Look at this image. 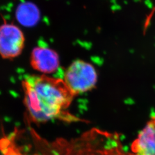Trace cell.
I'll list each match as a JSON object with an SVG mask.
<instances>
[{
  "label": "cell",
  "instance_id": "3",
  "mask_svg": "<svg viewBox=\"0 0 155 155\" xmlns=\"http://www.w3.org/2000/svg\"><path fill=\"white\" fill-rule=\"evenodd\" d=\"M63 80L75 95L93 89L97 82V74L91 64L77 60L67 69Z\"/></svg>",
  "mask_w": 155,
  "mask_h": 155
},
{
  "label": "cell",
  "instance_id": "8",
  "mask_svg": "<svg viewBox=\"0 0 155 155\" xmlns=\"http://www.w3.org/2000/svg\"><path fill=\"white\" fill-rule=\"evenodd\" d=\"M0 151L2 155H23L14 140L9 137L0 139Z\"/></svg>",
  "mask_w": 155,
  "mask_h": 155
},
{
  "label": "cell",
  "instance_id": "4",
  "mask_svg": "<svg viewBox=\"0 0 155 155\" xmlns=\"http://www.w3.org/2000/svg\"><path fill=\"white\" fill-rule=\"evenodd\" d=\"M22 30L13 23L5 22L0 25V56L13 60L21 55L25 46Z\"/></svg>",
  "mask_w": 155,
  "mask_h": 155
},
{
  "label": "cell",
  "instance_id": "1",
  "mask_svg": "<svg viewBox=\"0 0 155 155\" xmlns=\"http://www.w3.org/2000/svg\"><path fill=\"white\" fill-rule=\"evenodd\" d=\"M24 103L30 120L42 123L54 119L75 120L66 109L75 96L63 79L26 75L21 82Z\"/></svg>",
  "mask_w": 155,
  "mask_h": 155
},
{
  "label": "cell",
  "instance_id": "7",
  "mask_svg": "<svg viewBox=\"0 0 155 155\" xmlns=\"http://www.w3.org/2000/svg\"><path fill=\"white\" fill-rule=\"evenodd\" d=\"M16 18L18 22L25 27L35 25L40 18L39 9L31 2L22 3L18 6L16 11Z\"/></svg>",
  "mask_w": 155,
  "mask_h": 155
},
{
  "label": "cell",
  "instance_id": "2",
  "mask_svg": "<svg viewBox=\"0 0 155 155\" xmlns=\"http://www.w3.org/2000/svg\"><path fill=\"white\" fill-rule=\"evenodd\" d=\"M41 155H129L117 133L93 129L72 140H57Z\"/></svg>",
  "mask_w": 155,
  "mask_h": 155
},
{
  "label": "cell",
  "instance_id": "5",
  "mask_svg": "<svg viewBox=\"0 0 155 155\" xmlns=\"http://www.w3.org/2000/svg\"><path fill=\"white\" fill-rule=\"evenodd\" d=\"M30 63L34 70L45 74L55 72L59 67V56L55 51L44 47L33 48Z\"/></svg>",
  "mask_w": 155,
  "mask_h": 155
},
{
  "label": "cell",
  "instance_id": "6",
  "mask_svg": "<svg viewBox=\"0 0 155 155\" xmlns=\"http://www.w3.org/2000/svg\"><path fill=\"white\" fill-rule=\"evenodd\" d=\"M130 150L129 155H155V117L141 130Z\"/></svg>",
  "mask_w": 155,
  "mask_h": 155
}]
</instances>
